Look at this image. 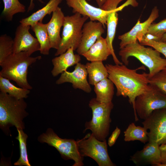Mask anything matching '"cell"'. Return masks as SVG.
I'll return each mask as SVG.
<instances>
[{"instance_id": "1", "label": "cell", "mask_w": 166, "mask_h": 166, "mask_svg": "<svg viewBox=\"0 0 166 166\" xmlns=\"http://www.w3.org/2000/svg\"><path fill=\"white\" fill-rule=\"evenodd\" d=\"M105 66L109 74L108 78L116 88V95L128 97L134 110L136 98L144 92L149 85L148 73L137 72L139 69H144L143 66L131 69L123 64H107Z\"/></svg>"}, {"instance_id": "2", "label": "cell", "mask_w": 166, "mask_h": 166, "mask_svg": "<svg viewBox=\"0 0 166 166\" xmlns=\"http://www.w3.org/2000/svg\"><path fill=\"white\" fill-rule=\"evenodd\" d=\"M41 56L32 57L26 52L13 53L0 65V76L15 82L20 87L29 90L33 89L29 83V67L41 59Z\"/></svg>"}, {"instance_id": "3", "label": "cell", "mask_w": 166, "mask_h": 166, "mask_svg": "<svg viewBox=\"0 0 166 166\" xmlns=\"http://www.w3.org/2000/svg\"><path fill=\"white\" fill-rule=\"evenodd\" d=\"M152 48L146 47L137 40L120 49L119 54L125 65L129 64L128 58L134 57L148 69L149 78L166 67V58Z\"/></svg>"}, {"instance_id": "4", "label": "cell", "mask_w": 166, "mask_h": 166, "mask_svg": "<svg viewBox=\"0 0 166 166\" xmlns=\"http://www.w3.org/2000/svg\"><path fill=\"white\" fill-rule=\"evenodd\" d=\"M24 99H18L7 93H0V126L3 130L15 126L17 129H23V119L28 113L26 111L27 105Z\"/></svg>"}, {"instance_id": "5", "label": "cell", "mask_w": 166, "mask_h": 166, "mask_svg": "<svg viewBox=\"0 0 166 166\" xmlns=\"http://www.w3.org/2000/svg\"><path fill=\"white\" fill-rule=\"evenodd\" d=\"M89 105L92 110V116L90 121L85 123L83 132L90 130L98 140H106L111 122L110 114L114 106L112 101L101 103L93 98L90 100Z\"/></svg>"}, {"instance_id": "6", "label": "cell", "mask_w": 166, "mask_h": 166, "mask_svg": "<svg viewBox=\"0 0 166 166\" xmlns=\"http://www.w3.org/2000/svg\"><path fill=\"white\" fill-rule=\"evenodd\" d=\"M89 18L78 13L65 16L61 41L55 56L65 53L71 48L76 50L81 41L83 26Z\"/></svg>"}, {"instance_id": "7", "label": "cell", "mask_w": 166, "mask_h": 166, "mask_svg": "<svg viewBox=\"0 0 166 166\" xmlns=\"http://www.w3.org/2000/svg\"><path fill=\"white\" fill-rule=\"evenodd\" d=\"M42 143H45L54 147L65 160L74 161L73 166H83L84 158L78 149L77 140L72 139H62L59 137L51 128H48L38 138Z\"/></svg>"}, {"instance_id": "8", "label": "cell", "mask_w": 166, "mask_h": 166, "mask_svg": "<svg viewBox=\"0 0 166 166\" xmlns=\"http://www.w3.org/2000/svg\"><path fill=\"white\" fill-rule=\"evenodd\" d=\"M164 108H166V95L149 84L144 92L135 100L134 110L135 121L139 120L137 115L144 120L154 111Z\"/></svg>"}, {"instance_id": "9", "label": "cell", "mask_w": 166, "mask_h": 166, "mask_svg": "<svg viewBox=\"0 0 166 166\" xmlns=\"http://www.w3.org/2000/svg\"><path fill=\"white\" fill-rule=\"evenodd\" d=\"M79 151L83 157H89L99 166H115L109 156L106 140L100 141L92 133H89L77 140Z\"/></svg>"}, {"instance_id": "10", "label": "cell", "mask_w": 166, "mask_h": 166, "mask_svg": "<svg viewBox=\"0 0 166 166\" xmlns=\"http://www.w3.org/2000/svg\"><path fill=\"white\" fill-rule=\"evenodd\" d=\"M142 124L149 130L148 142L166 144V108L154 111Z\"/></svg>"}, {"instance_id": "11", "label": "cell", "mask_w": 166, "mask_h": 166, "mask_svg": "<svg viewBox=\"0 0 166 166\" xmlns=\"http://www.w3.org/2000/svg\"><path fill=\"white\" fill-rule=\"evenodd\" d=\"M30 27L21 23L17 27L13 39V53L24 51L31 56L34 53L40 51L39 42L30 32Z\"/></svg>"}, {"instance_id": "12", "label": "cell", "mask_w": 166, "mask_h": 166, "mask_svg": "<svg viewBox=\"0 0 166 166\" xmlns=\"http://www.w3.org/2000/svg\"><path fill=\"white\" fill-rule=\"evenodd\" d=\"M87 76L85 65L79 62L75 65L72 72L66 70L61 73L56 81V83L60 85L65 83H70L74 89H79L86 93H90L92 89L88 81Z\"/></svg>"}, {"instance_id": "13", "label": "cell", "mask_w": 166, "mask_h": 166, "mask_svg": "<svg viewBox=\"0 0 166 166\" xmlns=\"http://www.w3.org/2000/svg\"><path fill=\"white\" fill-rule=\"evenodd\" d=\"M159 10L157 6L152 9L148 18L141 22L138 20L134 26L128 32L119 35L118 38L121 40L119 44L121 49L127 45L135 42L138 40L140 42L144 36L147 33L148 28L153 22L159 16Z\"/></svg>"}, {"instance_id": "14", "label": "cell", "mask_w": 166, "mask_h": 166, "mask_svg": "<svg viewBox=\"0 0 166 166\" xmlns=\"http://www.w3.org/2000/svg\"><path fill=\"white\" fill-rule=\"evenodd\" d=\"M87 0H66L68 7L72 9L74 14L78 13L88 17L90 20L101 22L105 27L109 11L104 10L89 4Z\"/></svg>"}, {"instance_id": "15", "label": "cell", "mask_w": 166, "mask_h": 166, "mask_svg": "<svg viewBox=\"0 0 166 166\" xmlns=\"http://www.w3.org/2000/svg\"><path fill=\"white\" fill-rule=\"evenodd\" d=\"M105 27L100 22L90 20L85 22L82 30L80 43L76 49L77 53L82 55L105 32Z\"/></svg>"}, {"instance_id": "16", "label": "cell", "mask_w": 166, "mask_h": 166, "mask_svg": "<svg viewBox=\"0 0 166 166\" xmlns=\"http://www.w3.org/2000/svg\"><path fill=\"white\" fill-rule=\"evenodd\" d=\"M159 146L156 143L148 142L142 150L131 156L130 160L136 166L150 164L158 166L161 163Z\"/></svg>"}, {"instance_id": "17", "label": "cell", "mask_w": 166, "mask_h": 166, "mask_svg": "<svg viewBox=\"0 0 166 166\" xmlns=\"http://www.w3.org/2000/svg\"><path fill=\"white\" fill-rule=\"evenodd\" d=\"M134 4L133 0H127L124 3L117 8L110 10L107 19L106 25L107 33L105 38L108 46L111 53L113 60L117 65H121L120 61L117 57L113 46V42L116 32V30L118 22L117 12L122 10L123 9L128 5L132 6Z\"/></svg>"}, {"instance_id": "18", "label": "cell", "mask_w": 166, "mask_h": 166, "mask_svg": "<svg viewBox=\"0 0 166 166\" xmlns=\"http://www.w3.org/2000/svg\"><path fill=\"white\" fill-rule=\"evenodd\" d=\"M65 17L61 8L58 7L52 13L50 20L46 23L51 48L57 50L59 48L61 41L60 32L63 25Z\"/></svg>"}, {"instance_id": "19", "label": "cell", "mask_w": 166, "mask_h": 166, "mask_svg": "<svg viewBox=\"0 0 166 166\" xmlns=\"http://www.w3.org/2000/svg\"><path fill=\"white\" fill-rule=\"evenodd\" d=\"M73 48L68 49L65 52L53 58V67L51 70L52 75L55 77L66 71L69 67L80 62V55L74 54Z\"/></svg>"}, {"instance_id": "20", "label": "cell", "mask_w": 166, "mask_h": 166, "mask_svg": "<svg viewBox=\"0 0 166 166\" xmlns=\"http://www.w3.org/2000/svg\"><path fill=\"white\" fill-rule=\"evenodd\" d=\"M111 55L105 38L99 37L90 49L82 56L88 61H104Z\"/></svg>"}, {"instance_id": "21", "label": "cell", "mask_w": 166, "mask_h": 166, "mask_svg": "<svg viewBox=\"0 0 166 166\" xmlns=\"http://www.w3.org/2000/svg\"><path fill=\"white\" fill-rule=\"evenodd\" d=\"M62 0H49L43 8L33 13L29 17L20 21V23L32 27L39 22H42L44 17L55 11Z\"/></svg>"}, {"instance_id": "22", "label": "cell", "mask_w": 166, "mask_h": 166, "mask_svg": "<svg viewBox=\"0 0 166 166\" xmlns=\"http://www.w3.org/2000/svg\"><path fill=\"white\" fill-rule=\"evenodd\" d=\"M88 76V82L94 86L101 81L108 78L109 74L102 61L87 62L85 65Z\"/></svg>"}, {"instance_id": "23", "label": "cell", "mask_w": 166, "mask_h": 166, "mask_svg": "<svg viewBox=\"0 0 166 166\" xmlns=\"http://www.w3.org/2000/svg\"><path fill=\"white\" fill-rule=\"evenodd\" d=\"M114 84L108 78L105 79L94 86L96 98L101 103L112 101L114 94Z\"/></svg>"}, {"instance_id": "24", "label": "cell", "mask_w": 166, "mask_h": 166, "mask_svg": "<svg viewBox=\"0 0 166 166\" xmlns=\"http://www.w3.org/2000/svg\"><path fill=\"white\" fill-rule=\"evenodd\" d=\"M40 45V52L44 55H48L51 48L48 35L46 24L39 22L31 27Z\"/></svg>"}, {"instance_id": "25", "label": "cell", "mask_w": 166, "mask_h": 166, "mask_svg": "<svg viewBox=\"0 0 166 166\" xmlns=\"http://www.w3.org/2000/svg\"><path fill=\"white\" fill-rule=\"evenodd\" d=\"M8 79L0 76V92L8 94L18 99L27 98L30 90L18 87L10 82Z\"/></svg>"}, {"instance_id": "26", "label": "cell", "mask_w": 166, "mask_h": 166, "mask_svg": "<svg viewBox=\"0 0 166 166\" xmlns=\"http://www.w3.org/2000/svg\"><path fill=\"white\" fill-rule=\"evenodd\" d=\"M147 130L144 126H136L132 123L124 132V140L126 142L139 140L145 144L148 141Z\"/></svg>"}, {"instance_id": "27", "label": "cell", "mask_w": 166, "mask_h": 166, "mask_svg": "<svg viewBox=\"0 0 166 166\" xmlns=\"http://www.w3.org/2000/svg\"><path fill=\"white\" fill-rule=\"evenodd\" d=\"M2 1L4 4V8L1 15L8 21H12L14 14L26 11L25 6L21 3L19 0Z\"/></svg>"}, {"instance_id": "28", "label": "cell", "mask_w": 166, "mask_h": 166, "mask_svg": "<svg viewBox=\"0 0 166 166\" xmlns=\"http://www.w3.org/2000/svg\"><path fill=\"white\" fill-rule=\"evenodd\" d=\"M17 129L18 132V136L16 139L19 142L20 156L18 160L14 164V165L19 166H31L28 158L26 148V140L28 136L24 133L23 129Z\"/></svg>"}, {"instance_id": "29", "label": "cell", "mask_w": 166, "mask_h": 166, "mask_svg": "<svg viewBox=\"0 0 166 166\" xmlns=\"http://www.w3.org/2000/svg\"><path fill=\"white\" fill-rule=\"evenodd\" d=\"M14 40L6 34L0 37V65L13 53Z\"/></svg>"}, {"instance_id": "30", "label": "cell", "mask_w": 166, "mask_h": 166, "mask_svg": "<svg viewBox=\"0 0 166 166\" xmlns=\"http://www.w3.org/2000/svg\"><path fill=\"white\" fill-rule=\"evenodd\" d=\"M149 84L166 95V67L149 78Z\"/></svg>"}, {"instance_id": "31", "label": "cell", "mask_w": 166, "mask_h": 166, "mask_svg": "<svg viewBox=\"0 0 166 166\" xmlns=\"http://www.w3.org/2000/svg\"><path fill=\"white\" fill-rule=\"evenodd\" d=\"M147 33L162 37L164 34L166 33V18L157 23L151 24Z\"/></svg>"}, {"instance_id": "32", "label": "cell", "mask_w": 166, "mask_h": 166, "mask_svg": "<svg viewBox=\"0 0 166 166\" xmlns=\"http://www.w3.org/2000/svg\"><path fill=\"white\" fill-rule=\"evenodd\" d=\"M140 43L142 45L152 47L163 54L166 58V42L152 40H143Z\"/></svg>"}, {"instance_id": "33", "label": "cell", "mask_w": 166, "mask_h": 166, "mask_svg": "<svg viewBox=\"0 0 166 166\" xmlns=\"http://www.w3.org/2000/svg\"><path fill=\"white\" fill-rule=\"evenodd\" d=\"M121 130L118 127L113 131L108 139V144L109 147H112L115 144L121 133Z\"/></svg>"}, {"instance_id": "34", "label": "cell", "mask_w": 166, "mask_h": 166, "mask_svg": "<svg viewBox=\"0 0 166 166\" xmlns=\"http://www.w3.org/2000/svg\"><path fill=\"white\" fill-rule=\"evenodd\" d=\"M159 148L160 152L161 163L158 166H166V144L160 145Z\"/></svg>"}, {"instance_id": "35", "label": "cell", "mask_w": 166, "mask_h": 166, "mask_svg": "<svg viewBox=\"0 0 166 166\" xmlns=\"http://www.w3.org/2000/svg\"><path fill=\"white\" fill-rule=\"evenodd\" d=\"M161 38L162 37L156 36L147 33L144 36L142 41L152 40L155 41H161Z\"/></svg>"}, {"instance_id": "36", "label": "cell", "mask_w": 166, "mask_h": 166, "mask_svg": "<svg viewBox=\"0 0 166 166\" xmlns=\"http://www.w3.org/2000/svg\"><path fill=\"white\" fill-rule=\"evenodd\" d=\"M34 0H30V2L29 6L28 8V12H29L30 11L32 10L34 8ZM42 3H43L44 2L42 0H38Z\"/></svg>"}, {"instance_id": "37", "label": "cell", "mask_w": 166, "mask_h": 166, "mask_svg": "<svg viewBox=\"0 0 166 166\" xmlns=\"http://www.w3.org/2000/svg\"><path fill=\"white\" fill-rule=\"evenodd\" d=\"M97 5L101 8L106 0H95Z\"/></svg>"}, {"instance_id": "38", "label": "cell", "mask_w": 166, "mask_h": 166, "mask_svg": "<svg viewBox=\"0 0 166 166\" xmlns=\"http://www.w3.org/2000/svg\"><path fill=\"white\" fill-rule=\"evenodd\" d=\"M161 41L166 42V33H165L162 35Z\"/></svg>"}, {"instance_id": "39", "label": "cell", "mask_w": 166, "mask_h": 166, "mask_svg": "<svg viewBox=\"0 0 166 166\" xmlns=\"http://www.w3.org/2000/svg\"><path fill=\"white\" fill-rule=\"evenodd\" d=\"M91 0H87V1H90Z\"/></svg>"}]
</instances>
